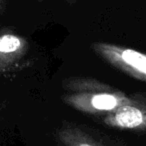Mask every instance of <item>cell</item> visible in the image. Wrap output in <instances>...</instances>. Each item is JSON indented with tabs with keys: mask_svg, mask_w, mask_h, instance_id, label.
<instances>
[{
	"mask_svg": "<svg viewBox=\"0 0 146 146\" xmlns=\"http://www.w3.org/2000/svg\"><path fill=\"white\" fill-rule=\"evenodd\" d=\"M5 7H6V0H0V16L4 11Z\"/></svg>",
	"mask_w": 146,
	"mask_h": 146,
	"instance_id": "obj_6",
	"label": "cell"
},
{
	"mask_svg": "<svg viewBox=\"0 0 146 146\" xmlns=\"http://www.w3.org/2000/svg\"><path fill=\"white\" fill-rule=\"evenodd\" d=\"M103 121L120 129L146 130V94H132L128 103L106 114Z\"/></svg>",
	"mask_w": 146,
	"mask_h": 146,
	"instance_id": "obj_3",
	"label": "cell"
},
{
	"mask_svg": "<svg viewBox=\"0 0 146 146\" xmlns=\"http://www.w3.org/2000/svg\"><path fill=\"white\" fill-rule=\"evenodd\" d=\"M59 137L66 146H99L77 127L66 126L59 131Z\"/></svg>",
	"mask_w": 146,
	"mask_h": 146,
	"instance_id": "obj_5",
	"label": "cell"
},
{
	"mask_svg": "<svg viewBox=\"0 0 146 146\" xmlns=\"http://www.w3.org/2000/svg\"><path fill=\"white\" fill-rule=\"evenodd\" d=\"M29 50L26 38L11 32L0 34V68L12 72L21 67V61Z\"/></svg>",
	"mask_w": 146,
	"mask_h": 146,
	"instance_id": "obj_4",
	"label": "cell"
},
{
	"mask_svg": "<svg viewBox=\"0 0 146 146\" xmlns=\"http://www.w3.org/2000/svg\"><path fill=\"white\" fill-rule=\"evenodd\" d=\"M40 1H42V0H40Z\"/></svg>",
	"mask_w": 146,
	"mask_h": 146,
	"instance_id": "obj_9",
	"label": "cell"
},
{
	"mask_svg": "<svg viewBox=\"0 0 146 146\" xmlns=\"http://www.w3.org/2000/svg\"><path fill=\"white\" fill-rule=\"evenodd\" d=\"M61 86L64 91L62 100L66 105L92 115L111 113L131 100V96L120 89L92 77L65 78Z\"/></svg>",
	"mask_w": 146,
	"mask_h": 146,
	"instance_id": "obj_1",
	"label": "cell"
},
{
	"mask_svg": "<svg viewBox=\"0 0 146 146\" xmlns=\"http://www.w3.org/2000/svg\"><path fill=\"white\" fill-rule=\"evenodd\" d=\"M77 0H66V2H68L69 4H73V3H75Z\"/></svg>",
	"mask_w": 146,
	"mask_h": 146,
	"instance_id": "obj_7",
	"label": "cell"
},
{
	"mask_svg": "<svg viewBox=\"0 0 146 146\" xmlns=\"http://www.w3.org/2000/svg\"><path fill=\"white\" fill-rule=\"evenodd\" d=\"M90 47L97 56L112 67L146 83V53L107 42H94Z\"/></svg>",
	"mask_w": 146,
	"mask_h": 146,
	"instance_id": "obj_2",
	"label": "cell"
},
{
	"mask_svg": "<svg viewBox=\"0 0 146 146\" xmlns=\"http://www.w3.org/2000/svg\"><path fill=\"white\" fill-rule=\"evenodd\" d=\"M2 73H8L7 72L5 69H3V68H0V74H2Z\"/></svg>",
	"mask_w": 146,
	"mask_h": 146,
	"instance_id": "obj_8",
	"label": "cell"
}]
</instances>
